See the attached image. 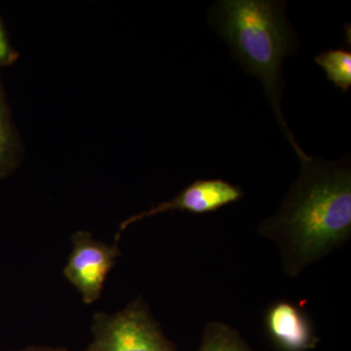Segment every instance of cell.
Listing matches in <instances>:
<instances>
[{
  "instance_id": "cell-1",
  "label": "cell",
  "mask_w": 351,
  "mask_h": 351,
  "mask_svg": "<svg viewBox=\"0 0 351 351\" xmlns=\"http://www.w3.org/2000/svg\"><path fill=\"white\" fill-rule=\"evenodd\" d=\"M297 181L258 233L277 245L283 270L295 277L341 248L351 235L350 158L337 162L307 156Z\"/></svg>"
},
{
  "instance_id": "cell-2",
  "label": "cell",
  "mask_w": 351,
  "mask_h": 351,
  "mask_svg": "<svg viewBox=\"0 0 351 351\" xmlns=\"http://www.w3.org/2000/svg\"><path fill=\"white\" fill-rule=\"evenodd\" d=\"M210 21L242 68L260 80L281 130L298 157L304 158L307 154L295 142L280 107L282 63L295 51L285 4L271 0H221L210 11Z\"/></svg>"
},
{
  "instance_id": "cell-3",
  "label": "cell",
  "mask_w": 351,
  "mask_h": 351,
  "mask_svg": "<svg viewBox=\"0 0 351 351\" xmlns=\"http://www.w3.org/2000/svg\"><path fill=\"white\" fill-rule=\"evenodd\" d=\"M94 339L85 351H178L142 299L122 311L94 315Z\"/></svg>"
},
{
  "instance_id": "cell-4",
  "label": "cell",
  "mask_w": 351,
  "mask_h": 351,
  "mask_svg": "<svg viewBox=\"0 0 351 351\" xmlns=\"http://www.w3.org/2000/svg\"><path fill=\"white\" fill-rule=\"evenodd\" d=\"M64 276L82 295L85 304L100 299L104 285L120 256L119 243L108 245L95 239L91 232H75Z\"/></svg>"
},
{
  "instance_id": "cell-5",
  "label": "cell",
  "mask_w": 351,
  "mask_h": 351,
  "mask_svg": "<svg viewBox=\"0 0 351 351\" xmlns=\"http://www.w3.org/2000/svg\"><path fill=\"white\" fill-rule=\"evenodd\" d=\"M243 191L223 180H197L182 189L176 197L154 206L147 211L134 215L120 223L119 232L115 235V242L119 243L121 233L132 223L168 211L189 212L191 214H206L237 202L243 196Z\"/></svg>"
},
{
  "instance_id": "cell-6",
  "label": "cell",
  "mask_w": 351,
  "mask_h": 351,
  "mask_svg": "<svg viewBox=\"0 0 351 351\" xmlns=\"http://www.w3.org/2000/svg\"><path fill=\"white\" fill-rule=\"evenodd\" d=\"M265 330L270 343L278 351H311L320 338L301 307L293 302L279 301L265 314Z\"/></svg>"
},
{
  "instance_id": "cell-7",
  "label": "cell",
  "mask_w": 351,
  "mask_h": 351,
  "mask_svg": "<svg viewBox=\"0 0 351 351\" xmlns=\"http://www.w3.org/2000/svg\"><path fill=\"white\" fill-rule=\"evenodd\" d=\"M19 154L17 134L11 122L5 94L0 82V179L17 167Z\"/></svg>"
},
{
  "instance_id": "cell-8",
  "label": "cell",
  "mask_w": 351,
  "mask_h": 351,
  "mask_svg": "<svg viewBox=\"0 0 351 351\" xmlns=\"http://www.w3.org/2000/svg\"><path fill=\"white\" fill-rule=\"evenodd\" d=\"M197 351H255L239 331L221 322H210L205 326Z\"/></svg>"
},
{
  "instance_id": "cell-9",
  "label": "cell",
  "mask_w": 351,
  "mask_h": 351,
  "mask_svg": "<svg viewBox=\"0 0 351 351\" xmlns=\"http://www.w3.org/2000/svg\"><path fill=\"white\" fill-rule=\"evenodd\" d=\"M315 62L326 73L328 80L341 88L345 93L351 86V52L343 49L321 53Z\"/></svg>"
},
{
  "instance_id": "cell-10",
  "label": "cell",
  "mask_w": 351,
  "mask_h": 351,
  "mask_svg": "<svg viewBox=\"0 0 351 351\" xmlns=\"http://www.w3.org/2000/svg\"><path fill=\"white\" fill-rule=\"evenodd\" d=\"M17 59L18 53L11 45L5 29L0 21V69L10 66Z\"/></svg>"
},
{
  "instance_id": "cell-11",
  "label": "cell",
  "mask_w": 351,
  "mask_h": 351,
  "mask_svg": "<svg viewBox=\"0 0 351 351\" xmlns=\"http://www.w3.org/2000/svg\"><path fill=\"white\" fill-rule=\"evenodd\" d=\"M11 351H68L64 348H52V346H31L27 348H22L19 350Z\"/></svg>"
}]
</instances>
